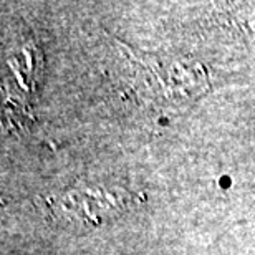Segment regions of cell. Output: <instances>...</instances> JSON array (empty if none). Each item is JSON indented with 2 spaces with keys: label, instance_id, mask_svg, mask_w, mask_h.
Returning a JSON list of instances; mask_svg holds the SVG:
<instances>
[{
  "label": "cell",
  "instance_id": "6da1fadb",
  "mask_svg": "<svg viewBox=\"0 0 255 255\" xmlns=\"http://www.w3.org/2000/svg\"><path fill=\"white\" fill-rule=\"evenodd\" d=\"M118 45L131 65V88L147 110L162 116L179 115L209 91L207 71L196 60L137 53Z\"/></svg>",
  "mask_w": 255,
  "mask_h": 255
},
{
  "label": "cell",
  "instance_id": "7a4b0ae2",
  "mask_svg": "<svg viewBox=\"0 0 255 255\" xmlns=\"http://www.w3.org/2000/svg\"><path fill=\"white\" fill-rule=\"evenodd\" d=\"M136 202L137 197L121 187L100 186L73 187L45 199L50 216L73 226H98Z\"/></svg>",
  "mask_w": 255,
  "mask_h": 255
}]
</instances>
